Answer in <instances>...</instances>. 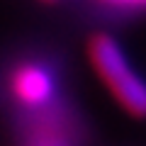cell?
Segmentation results:
<instances>
[{"instance_id":"3","label":"cell","mask_w":146,"mask_h":146,"mask_svg":"<svg viewBox=\"0 0 146 146\" xmlns=\"http://www.w3.org/2000/svg\"><path fill=\"white\" fill-rule=\"evenodd\" d=\"M105 5H115V7H141L146 10V0H98Z\"/></svg>"},{"instance_id":"1","label":"cell","mask_w":146,"mask_h":146,"mask_svg":"<svg viewBox=\"0 0 146 146\" xmlns=\"http://www.w3.org/2000/svg\"><path fill=\"white\" fill-rule=\"evenodd\" d=\"M88 63L102 85L110 90L115 102L134 119H146V83L129 66L122 46L105 32L88 39Z\"/></svg>"},{"instance_id":"4","label":"cell","mask_w":146,"mask_h":146,"mask_svg":"<svg viewBox=\"0 0 146 146\" xmlns=\"http://www.w3.org/2000/svg\"><path fill=\"white\" fill-rule=\"evenodd\" d=\"M39 3H58V0H39Z\"/></svg>"},{"instance_id":"2","label":"cell","mask_w":146,"mask_h":146,"mask_svg":"<svg viewBox=\"0 0 146 146\" xmlns=\"http://www.w3.org/2000/svg\"><path fill=\"white\" fill-rule=\"evenodd\" d=\"M10 90L17 102L27 105V107H39V105L49 102V98L54 95V80L42 66L22 63L12 73Z\"/></svg>"}]
</instances>
